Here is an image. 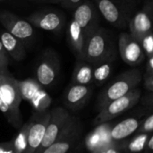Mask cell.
<instances>
[{
    "label": "cell",
    "mask_w": 153,
    "mask_h": 153,
    "mask_svg": "<svg viewBox=\"0 0 153 153\" xmlns=\"http://www.w3.org/2000/svg\"><path fill=\"white\" fill-rule=\"evenodd\" d=\"M22 97L17 85V79L7 71L0 78V111L9 124L19 129L23 122L20 112Z\"/></svg>",
    "instance_id": "1"
},
{
    "label": "cell",
    "mask_w": 153,
    "mask_h": 153,
    "mask_svg": "<svg viewBox=\"0 0 153 153\" xmlns=\"http://www.w3.org/2000/svg\"><path fill=\"white\" fill-rule=\"evenodd\" d=\"M142 81L143 73L141 69L134 68L123 72L100 91L97 100V110L100 111L111 101L137 88Z\"/></svg>",
    "instance_id": "2"
},
{
    "label": "cell",
    "mask_w": 153,
    "mask_h": 153,
    "mask_svg": "<svg viewBox=\"0 0 153 153\" xmlns=\"http://www.w3.org/2000/svg\"><path fill=\"white\" fill-rule=\"evenodd\" d=\"M115 56L117 51L108 30L98 28L86 38L82 59L95 65Z\"/></svg>",
    "instance_id": "3"
},
{
    "label": "cell",
    "mask_w": 153,
    "mask_h": 153,
    "mask_svg": "<svg viewBox=\"0 0 153 153\" xmlns=\"http://www.w3.org/2000/svg\"><path fill=\"white\" fill-rule=\"evenodd\" d=\"M17 85L22 100L27 101L31 106L33 112L49 110L52 99L35 78L17 80Z\"/></svg>",
    "instance_id": "4"
},
{
    "label": "cell",
    "mask_w": 153,
    "mask_h": 153,
    "mask_svg": "<svg viewBox=\"0 0 153 153\" xmlns=\"http://www.w3.org/2000/svg\"><path fill=\"white\" fill-rule=\"evenodd\" d=\"M141 96L142 90L137 87L125 96L111 101L104 108L99 111V114L94 118L93 124L97 126L105 122H109L123 113L132 109L135 105L139 103Z\"/></svg>",
    "instance_id": "5"
},
{
    "label": "cell",
    "mask_w": 153,
    "mask_h": 153,
    "mask_svg": "<svg viewBox=\"0 0 153 153\" xmlns=\"http://www.w3.org/2000/svg\"><path fill=\"white\" fill-rule=\"evenodd\" d=\"M74 115L65 108L56 107L49 110V119L46 126L44 138L36 153H41L46 148L51 145L66 128L74 118Z\"/></svg>",
    "instance_id": "6"
},
{
    "label": "cell",
    "mask_w": 153,
    "mask_h": 153,
    "mask_svg": "<svg viewBox=\"0 0 153 153\" xmlns=\"http://www.w3.org/2000/svg\"><path fill=\"white\" fill-rule=\"evenodd\" d=\"M83 126L78 117H74L59 137L41 153H67L81 140Z\"/></svg>",
    "instance_id": "7"
},
{
    "label": "cell",
    "mask_w": 153,
    "mask_h": 153,
    "mask_svg": "<svg viewBox=\"0 0 153 153\" xmlns=\"http://www.w3.org/2000/svg\"><path fill=\"white\" fill-rule=\"evenodd\" d=\"M60 71V61L52 50L45 51L36 66L35 79L44 88L52 86L57 80Z\"/></svg>",
    "instance_id": "8"
},
{
    "label": "cell",
    "mask_w": 153,
    "mask_h": 153,
    "mask_svg": "<svg viewBox=\"0 0 153 153\" xmlns=\"http://www.w3.org/2000/svg\"><path fill=\"white\" fill-rule=\"evenodd\" d=\"M72 18L82 28L85 38L100 28V13L94 3L91 0H83L74 9Z\"/></svg>",
    "instance_id": "9"
},
{
    "label": "cell",
    "mask_w": 153,
    "mask_h": 153,
    "mask_svg": "<svg viewBox=\"0 0 153 153\" xmlns=\"http://www.w3.org/2000/svg\"><path fill=\"white\" fill-rule=\"evenodd\" d=\"M0 22L6 31L14 36L23 44L30 41L33 38L34 27L27 20L22 19L10 12H0Z\"/></svg>",
    "instance_id": "10"
},
{
    "label": "cell",
    "mask_w": 153,
    "mask_h": 153,
    "mask_svg": "<svg viewBox=\"0 0 153 153\" xmlns=\"http://www.w3.org/2000/svg\"><path fill=\"white\" fill-rule=\"evenodd\" d=\"M49 110L44 112H33L29 118L30 124L27 136V146L24 153H36L40 146L49 119Z\"/></svg>",
    "instance_id": "11"
},
{
    "label": "cell",
    "mask_w": 153,
    "mask_h": 153,
    "mask_svg": "<svg viewBox=\"0 0 153 153\" xmlns=\"http://www.w3.org/2000/svg\"><path fill=\"white\" fill-rule=\"evenodd\" d=\"M118 51L122 60L133 67L140 65L145 59L140 43L126 32L120 33L118 37Z\"/></svg>",
    "instance_id": "12"
},
{
    "label": "cell",
    "mask_w": 153,
    "mask_h": 153,
    "mask_svg": "<svg viewBox=\"0 0 153 153\" xmlns=\"http://www.w3.org/2000/svg\"><path fill=\"white\" fill-rule=\"evenodd\" d=\"M26 20L33 26L43 30L58 32L65 25V16L56 10H41L30 14Z\"/></svg>",
    "instance_id": "13"
},
{
    "label": "cell",
    "mask_w": 153,
    "mask_h": 153,
    "mask_svg": "<svg viewBox=\"0 0 153 153\" xmlns=\"http://www.w3.org/2000/svg\"><path fill=\"white\" fill-rule=\"evenodd\" d=\"M113 124L109 122H105L95 126L93 130H91L84 139L85 148L90 152H98L103 149L119 145L112 141L110 136V131Z\"/></svg>",
    "instance_id": "14"
},
{
    "label": "cell",
    "mask_w": 153,
    "mask_h": 153,
    "mask_svg": "<svg viewBox=\"0 0 153 153\" xmlns=\"http://www.w3.org/2000/svg\"><path fill=\"white\" fill-rule=\"evenodd\" d=\"M99 13L110 24L125 27L129 17L122 4L117 0H93Z\"/></svg>",
    "instance_id": "15"
},
{
    "label": "cell",
    "mask_w": 153,
    "mask_h": 153,
    "mask_svg": "<svg viewBox=\"0 0 153 153\" xmlns=\"http://www.w3.org/2000/svg\"><path fill=\"white\" fill-rule=\"evenodd\" d=\"M93 91L92 84L82 85L71 83L64 94V104L67 110L78 112L90 100Z\"/></svg>",
    "instance_id": "16"
},
{
    "label": "cell",
    "mask_w": 153,
    "mask_h": 153,
    "mask_svg": "<svg viewBox=\"0 0 153 153\" xmlns=\"http://www.w3.org/2000/svg\"><path fill=\"white\" fill-rule=\"evenodd\" d=\"M152 4L150 2L144 8L129 18L128 25L130 35L138 42L147 34L152 31Z\"/></svg>",
    "instance_id": "17"
},
{
    "label": "cell",
    "mask_w": 153,
    "mask_h": 153,
    "mask_svg": "<svg viewBox=\"0 0 153 153\" xmlns=\"http://www.w3.org/2000/svg\"><path fill=\"white\" fill-rule=\"evenodd\" d=\"M140 117H127L117 124H114L111 127L110 136L114 143H119L126 139H128L131 135L137 132V129L141 123Z\"/></svg>",
    "instance_id": "18"
},
{
    "label": "cell",
    "mask_w": 153,
    "mask_h": 153,
    "mask_svg": "<svg viewBox=\"0 0 153 153\" xmlns=\"http://www.w3.org/2000/svg\"><path fill=\"white\" fill-rule=\"evenodd\" d=\"M66 35L69 46L71 47L76 59H82L86 38L82 28L73 18L68 23Z\"/></svg>",
    "instance_id": "19"
},
{
    "label": "cell",
    "mask_w": 153,
    "mask_h": 153,
    "mask_svg": "<svg viewBox=\"0 0 153 153\" xmlns=\"http://www.w3.org/2000/svg\"><path fill=\"white\" fill-rule=\"evenodd\" d=\"M0 41L9 57L14 61H22L26 56L24 44L8 31L4 30L0 33Z\"/></svg>",
    "instance_id": "20"
},
{
    "label": "cell",
    "mask_w": 153,
    "mask_h": 153,
    "mask_svg": "<svg viewBox=\"0 0 153 153\" xmlns=\"http://www.w3.org/2000/svg\"><path fill=\"white\" fill-rule=\"evenodd\" d=\"M93 65L83 59H76L73 71L71 83L91 85L92 84Z\"/></svg>",
    "instance_id": "21"
},
{
    "label": "cell",
    "mask_w": 153,
    "mask_h": 153,
    "mask_svg": "<svg viewBox=\"0 0 153 153\" xmlns=\"http://www.w3.org/2000/svg\"><path fill=\"white\" fill-rule=\"evenodd\" d=\"M116 58H117V56L111 57L109 59L104 60V61L93 65L92 84L100 86L108 81V79L109 78V76L111 75V74L113 72Z\"/></svg>",
    "instance_id": "22"
},
{
    "label": "cell",
    "mask_w": 153,
    "mask_h": 153,
    "mask_svg": "<svg viewBox=\"0 0 153 153\" xmlns=\"http://www.w3.org/2000/svg\"><path fill=\"white\" fill-rule=\"evenodd\" d=\"M148 134H136L134 137L126 139L120 143L122 150L126 153H142L143 152L146 142L148 140Z\"/></svg>",
    "instance_id": "23"
},
{
    "label": "cell",
    "mask_w": 153,
    "mask_h": 153,
    "mask_svg": "<svg viewBox=\"0 0 153 153\" xmlns=\"http://www.w3.org/2000/svg\"><path fill=\"white\" fill-rule=\"evenodd\" d=\"M30 119L23 123L22 126L18 129V133L11 140L15 153H24L27 146V136L30 128Z\"/></svg>",
    "instance_id": "24"
},
{
    "label": "cell",
    "mask_w": 153,
    "mask_h": 153,
    "mask_svg": "<svg viewBox=\"0 0 153 153\" xmlns=\"http://www.w3.org/2000/svg\"><path fill=\"white\" fill-rule=\"evenodd\" d=\"M143 52L144 55L146 56V57L149 56H153V33L152 31L150 32L149 34L145 35L141 41L139 42Z\"/></svg>",
    "instance_id": "25"
},
{
    "label": "cell",
    "mask_w": 153,
    "mask_h": 153,
    "mask_svg": "<svg viewBox=\"0 0 153 153\" xmlns=\"http://www.w3.org/2000/svg\"><path fill=\"white\" fill-rule=\"evenodd\" d=\"M137 134H152L153 133V115L152 112L149 113L143 120L141 121L140 126L137 129Z\"/></svg>",
    "instance_id": "26"
},
{
    "label": "cell",
    "mask_w": 153,
    "mask_h": 153,
    "mask_svg": "<svg viewBox=\"0 0 153 153\" xmlns=\"http://www.w3.org/2000/svg\"><path fill=\"white\" fill-rule=\"evenodd\" d=\"M139 101H141L142 105L144 108L152 111L153 107V92H146L145 95H142Z\"/></svg>",
    "instance_id": "27"
},
{
    "label": "cell",
    "mask_w": 153,
    "mask_h": 153,
    "mask_svg": "<svg viewBox=\"0 0 153 153\" xmlns=\"http://www.w3.org/2000/svg\"><path fill=\"white\" fill-rule=\"evenodd\" d=\"M143 87L146 92H153V74H143Z\"/></svg>",
    "instance_id": "28"
},
{
    "label": "cell",
    "mask_w": 153,
    "mask_h": 153,
    "mask_svg": "<svg viewBox=\"0 0 153 153\" xmlns=\"http://www.w3.org/2000/svg\"><path fill=\"white\" fill-rule=\"evenodd\" d=\"M8 65H9V56L4 50L0 41V66L4 68H8Z\"/></svg>",
    "instance_id": "29"
},
{
    "label": "cell",
    "mask_w": 153,
    "mask_h": 153,
    "mask_svg": "<svg viewBox=\"0 0 153 153\" xmlns=\"http://www.w3.org/2000/svg\"><path fill=\"white\" fill-rule=\"evenodd\" d=\"M83 0H59V3L67 9L74 10L80 3H82Z\"/></svg>",
    "instance_id": "30"
},
{
    "label": "cell",
    "mask_w": 153,
    "mask_h": 153,
    "mask_svg": "<svg viewBox=\"0 0 153 153\" xmlns=\"http://www.w3.org/2000/svg\"><path fill=\"white\" fill-rule=\"evenodd\" d=\"M0 153H15L12 141L0 143Z\"/></svg>",
    "instance_id": "31"
},
{
    "label": "cell",
    "mask_w": 153,
    "mask_h": 153,
    "mask_svg": "<svg viewBox=\"0 0 153 153\" xmlns=\"http://www.w3.org/2000/svg\"><path fill=\"white\" fill-rule=\"evenodd\" d=\"M97 153H126L124 150H122L120 143L119 145H116V146H111L106 149H103L100 152H98Z\"/></svg>",
    "instance_id": "32"
},
{
    "label": "cell",
    "mask_w": 153,
    "mask_h": 153,
    "mask_svg": "<svg viewBox=\"0 0 153 153\" xmlns=\"http://www.w3.org/2000/svg\"><path fill=\"white\" fill-rule=\"evenodd\" d=\"M153 152V133L151 134L148 137V140L146 142L143 153H152Z\"/></svg>",
    "instance_id": "33"
},
{
    "label": "cell",
    "mask_w": 153,
    "mask_h": 153,
    "mask_svg": "<svg viewBox=\"0 0 153 153\" xmlns=\"http://www.w3.org/2000/svg\"><path fill=\"white\" fill-rule=\"evenodd\" d=\"M145 73H146V74H153V56H149V57H147Z\"/></svg>",
    "instance_id": "34"
},
{
    "label": "cell",
    "mask_w": 153,
    "mask_h": 153,
    "mask_svg": "<svg viewBox=\"0 0 153 153\" xmlns=\"http://www.w3.org/2000/svg\"><path fill=\"white\" fill-rule=\"evenodd\" d=\"M8 71V68H4V67H1L0 66V78H1V76L5 73V72H7Z\"/></svg>",
    "instance_id": "35"
},
{
    "label": "cell",
    "mask_w": 153,
    "mask_h": 153,
    "mask_svg": "<svg viewBox=\"0 0 153 153\" xmlns=\"http://www.w3.org/2000/svg\"><path fill=\"white\" fill-rule=\"evenodd\" d=\"M117 1L120 2L121 4H126V3H131V2H133L134 0H117Z\"/></svg>",
    "instance_id": "36"
},
{
    "label": "cell",
    "mask_w": 153,
    "mask_h": 153,
    "mask_svg": "<svg viewBox=\"0 0 153 153\" xmlns=\"http://www.w3.org/2000/svg\"><path fill=\"white\" fill-rule=\"evenodd\" d=\"M27 1H33V2H49V0H27Z\"/></svg>",
    "instance_id": "37"
},
{
    "label": "cell",
    "mask_w": 153,
    "mask_h": 153,
    "mask_svg": "<svg viewBox=\"0 0 153 153\" xmlns=\"http://www.w3.org/2000/svg\"><path fill=\"white\" fill-rule=\"evenodd\" d=\"M49 2H53V3H59V0H49Z\"/></svg>",
    "instance_id": "38"
},
{
    "label": "cell",
    "mask_w": 153,
    "mask_h": 153,
    "mask_svg": "<svg viewBox=\"0 0 153 153\" xmlns=\"http://www.w3.org/2000/svg\"><path fill=\"white\" fill-rule=\"evenodd\" d=\"M2 1H4V0H0V2H2Z\"/></svg>",
    "instance_id": "39"
},
{
    "label": "cell",
    "mask_w": 153,
    "mask_h": 153,
    "mask_svg": "<svg viewBox=\"0 0 153 153\" xmlns=\"http://www.w3.org/2000/svg\"><path fill=\"white\" fill-rule=\"evenodd\" d=\"M90 153H97V152H90Z\"/></svg>",
    "instance_id": "40"
}]
</instances>
